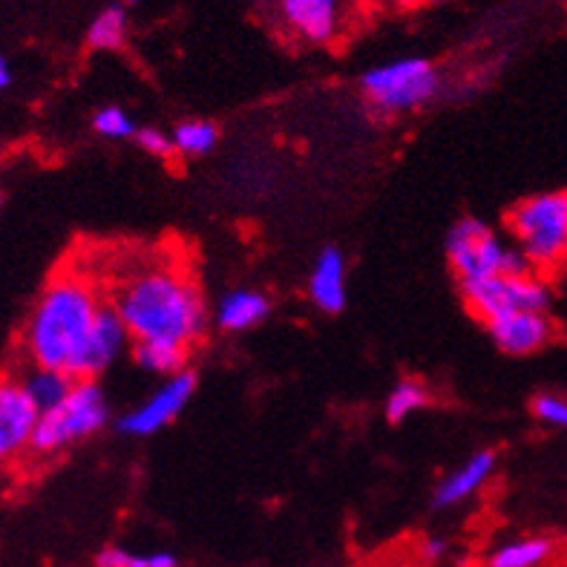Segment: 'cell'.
I'll use <instances>...</instances> for the list:
<instances>
[{
	"mask_svg": "<svg viewBox=\"0 0 567 567\" xmlns=\"http://www.w3.org/2000/svg\"><path fill=\"white\" fill-rule=\"evenodd\" d=\"M133 340H167L190 346L208 326L199 288L185 274L165 266L142 268L113 291L110 302Z\"/></svg>",
	"mask_w": 567,
	"mask_h": 567,
	"instance_id": "cell-1",
	"label": "cell"
},
{
	"mask_svg": "<svg viewBox=\"0 0 567 567\" xmlns=\"http://www.w3.org/2000/svg\"><path fill=\"white\" fill-rule=\"evenodd\" d=\"M101 306L99 291L79 274L55 277L38 297L23 331V349L32 367L58 369L79 381L86 338Z\"/></svg>",
	"mask_w": 567,
	"mask_h": 567,
	"instance_id": "cell-2",
	"label": "cell"
},
{
	"mask_svg": "<svg viewBox=\"0 0 567 567\" xmlns=\"http://www.w3.org/2000/svg\"><path fill=\"white\" fill-rule=\"evenodd\" d=\"M507 230L533 274L561 271L567 266V194L550 190L518 202L507 216Z\"/></svg>",
	"mask_w": 567,
	"mask_h": 567,
	"instance_id": "cell-3",
	"label": "cell"
},
{
	"mask_svg": "<svg viewBox=\"0 0 567 567\" xmlns=\"http://www.w3.org/2000/svg\"><path fill=\"white\" fill-rule=\"evenodd\" d=\"M446 257L455 277L464 282L489 280V277H518L533 274L516 245H507L496 230L482 219H461L446 237Z\"/></svg>",
	"mask_w": 567,
	"mask_h": 567,
	"instance_id": "cell-4",
	"label": "cell"
},
{
	"mask_svg": "<svg viewBox=\"0 0 567 567\" xmlns=\"http://www.w3.org/2000/svg\"><path fill=\"white\" fill-rule=\"evenodd\" d=\"M107 401L95 381H75L70 395L58 403L55 410L38 417L35 435H32V453L52 455L66 450L75 441L90 439L93 432L107 424Z\"/></svg>",
	"mask_w": 567,
	"mask_h": 567,
	"instance_id": "cell-5",
	"label": "cell"
},
{
	"mask_svg": "<svg viewBox=\"0 0 567 567\" xmlns=\"http://www.w3.org/2000/svg\"><path fill=\"white\" fill-rule=\"evenodd\" d=\"M360 86L378 113L398 115L430 104L439 95L441 79L439 70L424 58H401L369 70Z\"/></svg>",
	"mask_w": 567,
	"mask_h": 567,
	"instance_id": "cell-6",
	"label": "cell"
},
{
	"mask_svg": "<svg viewBox=\"0 0 567 567\" xmlns=\"http://www.w3.org/2000/svg\"><path fill=\"white\" fill-rule=\"evenodd\" d=\"M470 311L478 320L489 323L496 317L513 315V311H542L547 315L554 295L545 277L539 274H518V277H489V280L464 282L461 286Z\"/></svg>",
	"mask_w": 567,
	"mask_h": 567,
	"instance_id": "cell-7",
	"label": "cell"
},
{
	"mask_svg": "<svg viewBox=\"0 0 567 567\" xmlns=\"http://www.w3.org/2000/svg\"><path fill=\"white\" fill-rule=\"evenodd\" d=\"M277 18L297 41L326 47L343 32L346 0H277Z\"/></svg>",
	"mask_w": 567,
	"mask_h": 567,
	"instance_id": "cell-8",
	"label": "cell"
},
{
	"mask_svg": "<svg viewBox=\"0 0 567 567\" xmlns=\"http://www.w3.org/2000/svg\"><path fill=\"white\" fill-rule=\"evenodd\" d=\"M196 392V374L194 372H179L173 374V378H167L162 386L153 392L147 401L142 403V406H136L133 412H127V415L118 421V430L124 432V435H136V439H147V435H153V432L165 430L171 421H176L179 417V412L185 410L187 401L194 398Z\"/></svg>",
	"mask_w": 567,
	"mask_h": 567,
	"instance_id": "cell-9",
	"label": "cell"
},
{
	"mask_svg": "<svg viewBox=\"0 0 567 567\" xmlns=\"http://www.w3.org/2000/svg\"><path fill=\"white\" fill-rule=\"evenodd\" d=\"M41 412L14 378H0V467L32 446Z\"/></svg>",
	"mask_w": 567,
	"mask_h": 567,
	"instance_id": "cell-10",
	"label": "cell"
},
{
	"mask_svg": "<svg viewBox=\"0 0 567 567\" xmlns=\"http://www.w3.org/2000/svg\"><path fill=\"white\" fill-rule=\"evenodd\" d=\"M487 331L493 343L504 354L525 358V354L539 352V349H545L550 343V338H554V323L542 311H513V315L489 320Z\"/></svg>",
	"mask_w": 567,
	"mask_h": 567,
	"instance_id": "cell-11",
	"label": "cell"
},
{
	"mask_svg": "<svg viewBox=\"0 0 567 567\" xmlns=\"http://www.w3.org/2000/svg\"><path fill=\"white\" fill-rule=\"evenodd\" d=\"M130 340V331L124 326V320L118 317V311L104 302L95 315L93 331H90V338H86V349L84 358H81V369H79V381H93L95 374L104 372V369L113 363L118 354L124 352V346Z\"/></svg>",
	"mask_w": 567,
	"mask_h": 567,
	"instance_id": "cell-12",
	"label": "cell"
},
{
	"mask_svg": "<svg viewBox=\"0 0 567 567\" xmlns=\"http://www.w3.org/2000/svg\"><path fill=\"white\" fill-rule=\"evenodd\" d=\"M493 470H496V453L482 450V453L470 455L453 475H446L444 482L439 484V489H435V507H453V504L473 498L489 482Z\"/></svg>",
	"mask_w": 567,
	"mask_h": 567,
	"instance_id": "cell-13",
	"label": "cell"
},
{
	"mask_svg": "<svg viewBox=\"0 0 567 567\" xmlns=\"http://www.w3.org/2000/svg\"><path fill=\"white\" fill-rule=\"evenodd\" d=\"M309 295L317 309L338 315L346 306V259L338 248H326L315 262L309 280Z\"/></svg>",
	"mask_w": 567,
	"mask_h": 567,
	"instance_id": "cell-14",
	"label": "cell"
},
{
	"mask_svg": "<svg viewBox=\"0 0 567 567\" xmlns=\"http://www.w3.org/2000/svg\"><path fill=\"white\" fill-rule=\"evenodd\" d=\"M271 311V302L262 291L254 288H234L219 300L216 309V323L225 331H248L257 323H262Z\"/></svg>",
	"mask_w": 567,
	"mask_h": 567,
	"instance_id": "cell-15",
	"label": "cell"
},
{
	"mask_svg": "<svg viewBox=\"0 0 567 567\" xmlns=\"http://www.w3.org/2000/svg\"><path fill=\"white\" fill-rule=\"evenodd\" d=\"M556 545L547 536H527L498 545L489 554L487 567H545L554 559Z\"/></svg>",
	"mask_w": 567,
	"mask_h": 567,
	"instance_id": "cell-16",
	"label": "cell"
},
{
	"mask_svg": "<svg viewBox=\"0 0 567 567\" xmlns=\"http://www.w3.org/2000/svg\"><path fill=\"white\" fill-rule=\"evenodd\" d=\"M21 386L27 389L29 401L35 403V410L43 415V412L55 410L58 403L70 395L72 386H75V378H70L66 372H58V369L35 367L23 374Z\"/></svg>",
	"mask_w": 567,
	"mask_h": 567,
	"instance_id": "cell-17",
	"label": "cell"
},
{
	"mask_svg": "<svg viewBox=\"0 0 567 567\" xmlns=\"http://www.w3.org/2000/svg\"><path fill=\"white\" fill-rule=\"evenodd\" d=\"M133 358L142 369L153 374H173L185 372L187 360V346L167 343V340H136V349H133Z\"/></svg>",
	"mask_w": 567,
	"mask_h": 567,
	"instance_id": "cell-18",
	"label": "cell"
},
{
	"mask_svg": "<svg viewBox=\"0 0 567 567\" xmlns=\"http://www.w3.org/2000/svg\"><path fill=\"white\" fill-rule=\"evenodd\" d=\"M127 38V12L122 7H107L86 32V43L93 50H118Z\"/></svg>",
	"mask_w": 567,
	"mask_h": 567,
	"instance_id": "cell-19",
	"label": "cell"
},
{
	"mask_svg": "<svg viewBox=\"0 0 567 567\" xmlns=\"http://www.w3.org/2000/svg\"><path fill=\"white\" fill-rule=\"evenodd\" d=\"M219 130L214 122H182L173 130V147L185 156H205L214 151Z\"/></svg>",
	"mask_w": 567,
	"mask_h": 567,
	"instance_id": "cell-20",
	"label": "cell"
},
{
	"mask_svg": "<svg viewBox=\"0 0 567 567\" xmlns=\"http://www.w3.org/2000/svg\"><path fill=\"white\" fill-rule=\"evenodd\" d=\"M426 403H430V395H426V389L421 386L417 381H401L386 398V415L392 424H401L403 417H410L412 412L424 410Z\"/></svg>",
	"mask_w": 567,
	"mask_h": 567,
	"instance_id": "cell-21",
	"label": "cell"
},
{
	"mask_svg": "<svg viewBox=\"0 0 567 567\" xmlns=\"http://www.w3.org/2000/svg\"><path fill=\"white\" fill-rule=\"evenodd\" d=\"M95 567H176V556L167 550H156V554H133L124 547H104L95 556Z\"/></svg>",
	"mask_w": 567,
	"mask_h": 567,
	"instance_id": "cell-22",
	"label": "cell"
},
{
	"mask_svg": "<svg viewBox=\"0 0 567 567\" xmlns=\"http://www.w3.org/2000/svg\"><path fill=\"white\" fill-rule=\"evenodd\" d=\"M95 133H101L104 138H130L136 136V124L124 113L122 107H104L95 113L93 118Z\"/></svg>",
	"mask_w": 567,
	"mask_h": 567,
	"instance_id": "cell-23",
	"label": "cell"
},
{
	"mask_svg": "<svg viewBox=\"0 0 567 567\" xmlns=\"http://www.w3.org/2000/svg\"><path fill=\"white\" fill-rule=\"evenodd\" d=\"M533 415L539 417L542 424L567 430V398L539 395L536 401H533Z\"/></svg>",
	"mask_w": 567,
	"mask_h": 567,
	"instance_id": "cell-24",
	"label": "cell"
},
{
	"mask_svg": "<svg viewBox=\"0 0 567 567\" xmlns=\"http://www.w3.org/2000/svg\"><path fill=\"white\" fill-rule=\"evenodd\" d=\"M136 142L142 151L153 153V156H171V153L176 151V147H173V138L165 136V133L156 127L136 130Z\"/></svg>",
	"mask_w": 567,
	"mask_h": 567,
	"instance_id": "cell-25",
	"label": "cell"
},
{
	"mask_svg": "<svg viewBox=\"0 0 567 567\" xmlns=\"http://www.w3.org/2000/svg\"><path fill=\"white\" fill-rule=\"evenodd\" d=\"M446 556V542L444 539H424L421 545V559L424 561H441Z\"/></svg>",
	"mask_w": 567,
	"mask_h": 567,
	"instance_id": "cell-26",
	"label": "cell"
},
{
	"mask_svg": "<svg viewBox=\"0 0 567 567\" xmlns=\"http://www.w3.org/2000/svg\"><path fill=\"white\" fill-rule=\"evenodd\" d=\"M381 3H386L389 9H403V12H406V9L424 7L426 0H381Z\"/></svg>",
	"mask_w": 567,
	"mask_h": 567,
	"instance_id": "cell-27",
	"label": "cell"
},
{
	"mask_svg": "<svg viewBox=\"0 0 567 567\" xmlns=\"http://www.w3.org/2000/svg\"><path fill=\"white\" fill-rule=\"evenodd\" d=\"M12 84V70H9V64L0 58V90H7V86Z\"/></svg>",
	"mask_w": 567,
	"mask_h": 567,
	"instance_id": "cell-28",
	"label": "cell"
},
{
	"mask_svg": "<svg viewBox=\"0 0 567 567\" xmlns=\"http://www.w3.org/2000/svg\"><path fill=\"white\" fill-rule=\"evenodd\" d=\"M374 3H381V0H346V7H354V9H369Z\"/></svg>",
	"mask_w": 567,
	"mask_h": 567,
	"instance_id": "cell-29",
	"label": "cell"
},
{
	"mask_svg": "<svg viewBox=\"0 0 567 567\" xmlns=\"http://www.w3.org/2000/svg\"><path fill=\"white\" fill-rule=\"evenodd\" d=\"M262 3H277V0H262Z\"/></svg>",
	"mask_w": 567,
	"mask_h": 567,
	"instance_id": "cell-30",
	"label": "cell"
},
{
	"mask_svg": "<svg viewBox=\"0 0 567 567\" xmlns=\"http://www.w3.org/2000/svg\"><path fill=\"white\" fill-rule=\"evenodd\" d=\"M0 208H3V199H0Z\"/></svg>",
	"mask_w": 567,
	"mask_h": 567,
	"instance_id": "cell-31",
	"label": "cell"
},
{
	"mask_svg": "<svg viewBox=\"0 0 567 567\" xmlns=\"http://www.w3.org/2000/svg\"><path fill=\"white\" fill-rule=\"evenodd\" d=\"M130 3H136V0H130Z\"/></svg>",
	"mask_w": 567,
	"mask_h": 567,
	"instance_id": "cell-32",
	"label": "cell"
}]
</instances>
